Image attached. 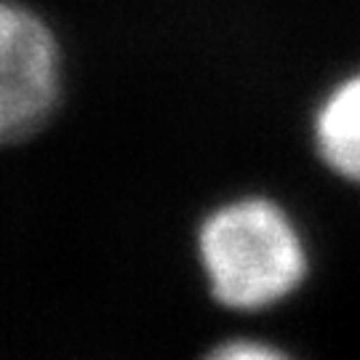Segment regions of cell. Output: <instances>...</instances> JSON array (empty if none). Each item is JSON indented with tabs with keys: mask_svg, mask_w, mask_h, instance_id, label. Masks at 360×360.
Returning <instances> with one entry per match:
<instances>
[{
	"mask_svg": "<svg viewBox=\"0 0 360 360\" xmlns=\"http://www.w3.org/2000/svg\"><path fill=\"white\" fill-rule=\"evenodd\" d=\"M62 46L49 22L19 0H0V147L35 136L62 99Z\"/></svg>",
	"mask_w": 360,
	"mask_h": 360,
	"instance_id": "cell-2",
	"label": "cell"
},
{
	"mask_svg": "<svg viewBox=\"0 0 360 360\" xmlns=\"http://www.w3.org/2000/svg\"><path fill=\"white\" fill-rule=\"evenodd\" d=\"M200 360H299L281 342L257 334L227 336L200 355Z\"/></svg>",
	"mask_w": 360,
	"mask_h": 360,
	"instance_id": "cell-4",
	"label": "cell"
},
{
	"mask_svg": "<svg viewBox=\"0 0 360 360\" xmlns=\"http://www.w3.org/2000/svg\"><path fill=\"white\" fill-rule=\"evenodd\" d=\"M195 262L211 302L232 315H267L312 281L315 248L304 221L278 195L238 193L195 227Z\"/></svg>",
	"mask_w": 360,
	"mask_h": 360,
	"instance_id": "cell-1",
	"label": "cell"
},
{
	"mask_svg": "<svg viewBox=\"0 0 360 360\" xmlns=\"http://www.w3.org/2000/svg\"><path fill=\"white\" fill-rule=\"evenodd\" d=\"M309 147L331 179L360 193V67L318 96L309 112Z\"/></svg>",
	"mask_w": 360,
	"mask_h": 360,
	"instance_id": "cell-3",
	"label": "cell"
}]
</instances>
